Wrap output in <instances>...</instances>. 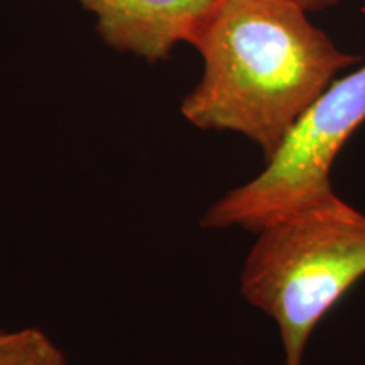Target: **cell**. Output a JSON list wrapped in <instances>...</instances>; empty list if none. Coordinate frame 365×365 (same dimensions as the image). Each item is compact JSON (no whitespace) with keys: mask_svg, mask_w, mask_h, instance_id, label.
<instances>
[{"mask_svg":"<svg viewBox=\"0 0 365 365\" xmlns=\"http://www.w3.org/2000/svg\"><path fill=\"white\" fill-rule=\"evenodd\" d=\"M202 78L182 98L196 129L247 137L269 159L341 71L360 63L296 0H220L191 44Z\"/></svg>","mask_w":365,"mask_h":365,"instance_id":"cell-1","label":"cell"},{"mask_svg":"<svg viewBox=\"0 0 365 365\" xmlns=\"http://www.w3.org/2000/svg\"><path fill=\"white\" fill-rule=\"evenodd\" d=\"M365 276V215L339 195L257 232L240 293L279 328L286 365H301L318 322Z\"/></svg>","mask_w":365,"mask_h":365,"instance_id":"cell-2","label":"cell"},{"mask_svg":"<svg viewBox=\"0 0 365 365\" xmlns=\"http://www.w3.org/2000/svg\"><path fill=\"white\" fill-rule=\"evenodd\" d=\"M364 124L365 61L336 76L266 159L264 170L217 200L200 225L208 230L242 227L257 234L277 218L333 195V163Z\"/></svg>","mask_w":365,"mask_h":365,"instance_id":"cell-3","label":"cell"},{"mask_svg":"<svg viewBox=\"0 0 365 365\" xmlns=\"http://www.w3.org/2000/svg\"><path fill=\"white\" fill-rule=\"evenodd\" d=\"M113 51L154 63L193 44L220 0H78Z\"/></svg>","mask_w":365,"mask_h":365,"instance_id":"cell-4","label":"cell"},{"mask_svg":"<svg viewBox=\"0 0 365 365\" xmlns=\"http://www.w3.org/2000/svg\"><path fill=\"white\" fill-rule=\"evenodd\" d=\"M0 365H68L65 354L36 327L0 330Z\"/></svg>","mask_w":365,"mask_h":365,"instance_id":"cell-5","label":"cell"},{"mask_svg":"<svg viewBox=\"0 0 365 365\" xmlns=\"http://www.w3.org/2000/svg\"><path fill=\"white\" fill-rule=\"evenodd\" d=\"M301 7L307 9L309 14L313 12H319V11H327V9L335 7L340 0H296Z\"/></svg>","mask_w":365,"mask_h":365,"instance_id":"cell-6","label":"cell"}]
</instances>
